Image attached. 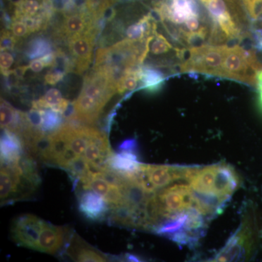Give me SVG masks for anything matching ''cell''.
Masks as SVG:
<instances>
[{
  "instance_id": "cell-6",
  "label": "cell",
  "mask_w": 262,
  "mask_h": 262,
  "mask_svg": "<svg viewBox=\"0 0 262 262\" xmlns=\"http://www.w3.org/2000/svg\"><path fill=\"white\" fill-rule=\"evenodd\" d=\"M39 184L40 178L25 173L18 162L13 164H1V206L29 199L37 190Z\"/></svg>"
},
{
  "instance_id": "cell-29",
  "label": "cell",
  "mask_w": 262,
  "mask_h": 262,
  "mask_svg": "<svg viewBox=\"0 0 262 262\" xmlns=\"http://www.w3.org/2000/svg\"><path fill=\"white\" fill-rule=\"evenodd\" d=\"M136 147H137V144H136V141L127 140L124 141L121 145L119 146V150L120 151L136 153Z\"/></svg>"
},
{
  "instance_id": "cell-12",
  "label": "cell",
  "mask_w": 262,
  "mask_h": 262,
  "mask_svg": "<svg viewBox=\"0 0 262 262\" xmlns=\"http://www.w3.org/2000/svg\"><path fill=\"white\" fill-rule=\"evenodd\" d=\"M72 235L68 227L53 225L44 221L37 251L48 254L60 253L62 248H66Z\"/></svg>"
},
{
  "instance_id": "cell-7",
  "label": "cell",
  "mask_w": 262,
  "mask_h": 262,
  "mask_svg": "<svg viewBox=\"0 0 262 262\" xmlns=\"http://www.w3.org/2000/svg\"><path fill=\"white\" fill-rule=\"evenodd\" d=\"M196 167L151 165L141 163L136 171L130 176L144 192L153 194L160 189L179 181H187Z\"/></svg>"
},
{
  "instance_id": "cell-16",
  "label": "cell",
  "mask_w": 262,
  "mask_h": 262,
  "mask_svg": "<svg viewBox=\"0 0 262 262\" xmlns=\"http://www.w3.org/2000/svg\"><path fill=\"white\" fill-rule=\"evenodd\" d=\"M1 164L17 163L26 154L23 141L15 133L2 129Z\"/></svg>"
},
{
  "instance_id": "cell-17",
  "label": "cell",
  "mask_w": 262,
  "mask_h": 262,
  "mask_svg": "<svg viewBox=\"0 0 262 262\" xmlns=\"http://www.w3.org/2000/svg\"><path fill=\"white\" fill-rule=\"evenodd\" d=\"M95 25L96 24L93 20L92 16L87 9H84L66 15L62 23L61 32L62 35L68 39L73 36L82 34Z\"/></svg>"
},
{
  "instance_id": "cell-11",
  "label": "cell",
  "mask_w": 262,
  "mask_h": 262,
  "mask_svg": "<svg viewBox=\"0 0 262 262\" xmlns=\"http://www.w3.org/2000/svg\"><path fill=\"white\" fill-rule=\"evenodd\" d=\"M97 33L98 27L95 25L82 34L67 39L76 72L80 75L85 72L91 64Z\"/></svg>"
},
{
  "instance_id": "cell-18",
  "label": "cell",
  "mask_w": 262,
  "mask_h": 262,
  "mask_svg": "<svg viewBox=\"0 0 262 262\" xmlns=\"http://www.w3.org/2000/svg\"><path fill=\"white\" fill-rule=\"evenodd\" d=\"M165 82V76L161 71L151 67L140 68L141 89L150 94L160 91Z\"/></svg>"
},
{
  "instance_id": "cell-25",
  "label": "cell",
  "mask_w": 262,
  "mask_h": 262,
  "mask_svg": "<svg viewBox=\"0 0 262 262\" xmlns=\"http://www.w3.org/2000/svg\"><path fill=\"white\" fill-rule=\"evenodd\" d=\"M10 29L14 34L15 37L18 39L27 37L31 34L28 27L24 22L20 20H13V22L10 25Z\"/></svg>"
},
{
  "instance_id": "cell-9",
  "label": "cell",
  "mask_w": 262,
  "mask_h": 262,
  "mask_svg": "<svg viewBox=\"0 0 262 262\" xmlns=\"http://www.w3.org/2000/svg\"><path fill=\"white\" fill-rule=\"evenodd\" d=\"M227 45L203 44L188 48L189 54L179 64L182 73L222 77Z\"/></svg>"
},
{
  "instance_id": "cell-1",
  "label": "cell",
  "mask_w": 262,
  "mask_h": 262,
  "mask_svg": "<svg viewBox=\"0 0 262 262\" xmlns=\"http://www.w3.org/2000/svg\"><path fill=\"white\" fill-rule=\"evenodd\" d=\"M200 3L198 0H159L153 4L152 13L183 48L193 47L194 43L206 39L209 44L213 23Z\"/></svg>"
},
{
  "instance_id": "cell-14",
  "label": "cell",
  "mask_w": 262,
  "mask_h": 262,
  "mask_svg": "<svg viewBox=\"0 0 262 262\" xmlns=\"http://www.w3.org/2000/svg\"><path fill=\"white\" fill-rule=\"evenodd\" d=\"M79 211L88 220L99 222L107 218L110 207L102 196L89 189L79 192Z\"/></svg>"
},
{
  "instance_id": "cell-20",
  "label": "cell",
  "mask_w": 262,
  "mask_h": 262,
  "mask_svg": "<svg viewBox=\"0 0 262 262\" xmlns=\"http://www.w3.org/2000/svg\"><path fill=\"white\" fill-rule=\"evenodd\" d=\"M140 67L129 69L117 84V93L122 94L125 91H134L140 82Z\"/></svg>"
},
{
  "instance_id": "cell-10",
  "label": "cell",
  "mask_w": 262,
  "mask_h": 262,
  "mask_svg": "<svg viewBox=\"0 0 262 262\" xmlns=\"http://www.w3.org/2000/svg\"><path fill=\"white\" fill-rule=\"evenodd\" d=\"M43 223L44 220L35 215H19L10 227V236L18 246L37 251Z\"/></svg>"
},
{
  "instance_id": "cell-23",
  "label": "cell",
  "mask_w": 262,
  "mask_h": 262,
  "mask_svg": "<svg viewBox=\"0 0 262 262\" xmlns=\"http://www.w3.org/2000/svg\"><path fill=\"white\" fill-rule=\"evenodd\" d=\"M51 46L49 43L43 39H37L32 43L29 48L28 56L30 58H37V57L43 56L50 53Z\"/></svg>"
},
{
  "instance_id": "cell-32",
  "label": "cell",
  "mask_w": 262,
  "mask_h": 262,
  "mask_svg": "<svg viewBox=\"0 0 262 262\" xmlns=\"http://www.w3.org/2000/svg\"><path fill=\"white\" fill-rule=\"evenodd\" d=\"M256 47L262 51V30L256 32Z\"/></svg>"
},
{
  "instance_id": "cell-22",
  "label": "cell",
  "mask_w": 262,
  "mask_h": 262,
  "mask_svg": "<svg viewBox=\"0 0 262 262\" xmlns=\"http://www.w3.org/2000/svg\"><path fill=\"white\" fill-rule=\"evenodd\" d=\"M61 114L53 110H42V122L41 128L46 134L54 132L62 125Z\"/></svg>"
},
{
  "instance_id": "cell-2",
  "label": "cell",
  "mask_w": 262,
  "mask_h": 262,
  "mask_svg": "<svg viewBox=\"0 0 262 262\" xmlns=\"http://www.w3.org/2000/svg\"><path fill=\"white\" fill-rule=\"evenodd\" d=\"M115 94L116 82L104 72L93 69L84 77L82 91L73 103L72 119L83 123H95Z\"/></svg>"
},
{
  "instance_id": "cell-26",
  "label": "cell",
  "mask_w": 262,
  "mask_h": 262,
  "mask_svg": "<svg viewBox=\"0 0 262 262\" xmlns=\"http://www.w3.org/2000/svg\"><path fill=\"white\" fill-rule=\"evenodd\" d=\"M14 63V58L8 51H2L0 55V68L3 75L8 76L10 69Z\"/></svg>"
},
{
  "instance_id": "cell-4",
  "label": "cell",
  "mask_w": 262,
  "mask_h": 262,
  "mask_svg": "<svg viewBox=\"0 0 262 262\" xmlns=\"http://www.w3.org/2000/svg\"><path fill=\"white\" fill-rule=\"evenodd\" d=\"M213 23L211 43L219 45L244 38V14L238 0H198Z\"/></svg>"
},
{
  "instance_id": "cell-13",
  "label": "cell",
  "mask_w": 262,
  "mask_h": 262,
  "mask_svg": "<svg viewBox=\"0 0 262 262\" xmlns=\"http://www.w3.org/2000/svg\"><path fill=\"white\" fill-rule=\"evenodd\" d=\"M251 230L249 222H244L215 257V261H236L246 257L252 242Z\"/></svg>"
},
{
  "instance_id": "cell-5",
  "label": "cell",
  "mask_w": 262,
  "mask_h": 262,
  "mask_svg": "<svg viewBox=\"0 0 262 262\" xmlns=\"http://www.w3.org/2000/svg\"><path fill=\"white\" fill-rule=\"evenodd\" d=\"M188 183L196 192L225 203L237 190L239 179L232 167L226 164L196 167Z\"/></svg>"
},
{
  "instance_id": "cell-24",
  "label": "cell",
  "mask_w": 262,
  "mask_h": 262,
  "mask_svg": "<svg viewBox=\"0 0 262 262\" xmlns=\"http://www.w3.org/2000/svg\"><path fill=\"white\" fill-rule=\"evenodd\" d=\"M17 42L18 38L15 37L11 31H3L1 34V52L13 50Z\"/></svg>"
},
{
  "instance_id": "cell-8",
  "label": "cell",
  "mask_w": 262,
  "mask_h": 262,
  "mask_svg": "<svg viewBox=\"0 0 262 262\" xmlns=\"http://www.w3.org/2000/svg\"><path fill=\"white\" fill-rule=\"evenodd\" d=\"M262 65L255 52L248 51L238 45L227 47L223 65L222 78L254 85L257 83V75Z\"/></svg>"
},
{
  "instance_id": "cell-15",
  "label": "cell",
  "mask_w": 262,
  "mask_h": 262,
  "mask_svg": "<svg viewBox=\"0 0 262 262\" xmlns=\"http://www.w3.org/2000/svg\"><path fill=\"white\" fill-rule=\"evenodd\" d=\"M66 254L75 261L103 262L110 261L105 253L84 242L80 236L72 234L66 246Z\"/></svg>"
},
{
  "instance_id": "cell-3",
  "label": "cell",
  "mask_w": 262,
  "mask_h": 262,
  "mask_svg": "<svg viewBox=\"0 0 262 262\" xmlns=\"http://www.w3.org/2000/svg\"><path fill=\"white\" fill-rule=\"evenodd\" d=\"M151 37L149 36L144 41L126 38L111 47L99 48L93 69L104 72L117 84L127 70L144 63L149 54Z\"/></svg>"
},
{
  "instance_id": "cell-28",
  "label": "cell",
  "mask_w": 262,
  "mask_h": 262,
  "mask_svg": "<svg viewBox=\"0 0 262 262\" xmlns=\"http://www.w3.org/2000/svg\"><path fill=\"white\" fill-rule=\"evenodd\" d=\"M243 2L251 18L254 19L257 18L256 8L260 3H262V0H243Z\"/></svg>"
},
{
  "instance_id": "cell-19",
  "label": "cell",
  "mask_w": 262,
  "mask_h": 262,
  "mask_svg": "<svg viewBox=\"0 0 262 262\" xmlns=\"http://www.w3.org/2000/svg\"><path fill=\"white\" fill-rule=\"evenodd\" d=\"M179 48H174L166 37L156 30L153 32L152 37L149 42V51L153 56H160L178 51Z\"/></svg>"
},
{
  "instance_id": "cell-21",
  "label": "cell",
  "mask_w": 262,
  "mask_h": 262,
  "mask_svg": "<svg viewBox=\"0 0 262 262\" xmlns=\"http://www.w3.org/2000/svg\"><path fill=\"white\" fill-rule=\"evenodd\" d=\"M61 93L56 89H51L42 97L32 102V108L34 110H54L60 103L63 101Z\"/></svg>"
},
{
  "instance_id": "cell-31",
  "label": "cell",
  "mask_w": 262,
  "mask_h": 262,
  "mask_svg": "<svg viewBox=\"0 0 262 262\" xmlns=\"http://www.w3.org/2000/svg\"><path fill=\"white\" fill-rule=\"evenodd\" d=\"M29 68V66L28 67L24 66V67H18V68L15 69V70L10 71V72L14 74L18 78H21V77H23L24 75H25L26 72H27Z\"/></svg>"
},
{
  "instance_id": "cell-27",
  "label": "cell",
  "mask_w": 262,
  "mask_h": 262,
  "mask_svg": "<svg viewBox=\"0 0 262 262\" xmlns=\"http://www.w3.org/2000/svg\"><path fill=\"white\" fill-rule=\"evenodd\" d=\"M65 74L61 71L52 68L48 73L45 76V82L51 85H55L62 80Z\"/></svg>"
},
{
  "instance_id": "cell-30",
  "label": "cell",
  "mask_w": 262,
  "mask_h": 262,
  "mask_svg": "<svg viewBox=\"0 0 262 262\" xmlns=\"http://www.w3.org/2000/svg\"><path fill=\"white\" fill-rule=\"evenodd\" d=\"M29 67L32 72L38 73V72H40L46 67V65H45L44 62L41 59V58H36V59L32 60L30 62Z\"/></svg>"
}]
</instances>
